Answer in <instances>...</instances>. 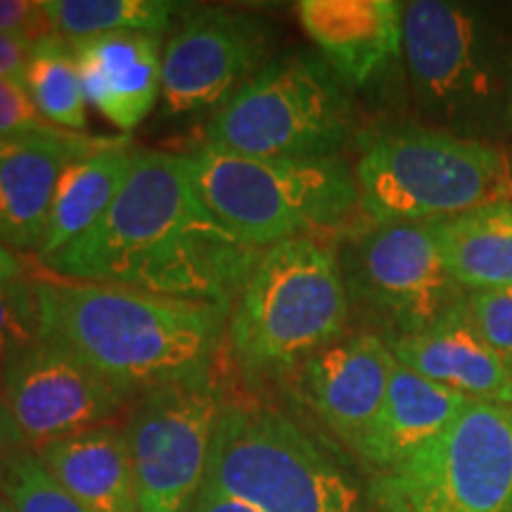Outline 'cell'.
I'll use <instances>...</instances> for the list:
<instances>
[{
    "instance_id": "1",
    "label": "cell",
    "mask_w": 512,
    "mask_h": 512,
    "mask_svg": "<svg viewBox=\"0 0 512 512\" xmlns=\"http://www.w3.org/2000/svg\"><path fill=\"white\" fill-rule=\"evenodd\" d=\"M261 252L204 207L188 155L138 147L107 214L41 266L57 278L233 306Z\"/></svg>"
},
{
    "instance_id": "2",
    "label": "cell",
    "mask_w": 512,
    "mask_h": 512,
    "mask_svg": "<svg viewBox=\"0 0 512 512\" xmlns=\"http://www.w3.org/2000/svg\"><path fill=\"white\" fill-rule=\"evenodd\" d=\"M38 339L67 349L126 396L214 373L230 306L34 275Z\"/></svg>"
},
{
    "instance_id": "3",
    "label": "cell",
    "mask_w": 512,
    "mask_h": 512,
    "mask_svg": "<svg viewBox=\"0 0 512 512\" xmlns=\"http://www.w3.org/2000/svg\"><path fill=\"white\" fill-rule=\"evenodd\" d=\"M349 294L335 249L294 238L264 249L235 294L226 344L247 380L292 373L344 337Z\"/></svg>"
},
{
    "instance_id": "4",
    "label": "cell",
    "mask_w": 512,
    "mask_h": 512,
    "mask_svg": "<svg viewBox=\"0 0 512 512\" xmlns=\"http://www.w3.org/2000/svg\"><path fill=\"white\" fill-rule=\"evenodd\" d=\"M354 178L370 223H434L512 200L510 155L444 128L370 133Z\"/></svg>"
},
{
    "instance_id": "5",
    "label": "cell",
    "mask_w": 512,
    "mask_h": 512,
    "mask_svg": "<svg viewBox=\"0 0 512 512\" xmlns=\"http://www.w3.org/2000/svg\"><path fill=\"white\" fill-rule=\"evenodd\" d=\"M188 162L204 207L254 249L313 238L358 207L356 178L339 157L256 159L200 140Z\"/></svg>"
},
{
    "instance_id": "6",
    "label": "cell",
    "mask_w": 512,
    "mask_h": 512,
    "mask_svg": "<svg viewBox=\"0 0 512 512\" xmlns=\"http://www.w3.org/2000/svg\"><path fill=\"white\" fill-rule=\"evenodd\" d=\"M202 486L256 512H366L354 482L290 418L261 403H226Z\"/></svg>"
},
{
    "instance_id": "7",
    "label": "cell",
    "mask_w": 512,
    "mask_h": 512,
    "mask_svg": "<svg viewBox=\"0 0 512 512\" xmlns=\"http://www.w3.org/2000/svg\"><path fill=\"white\" fill-rule=\"evenodd\" d=\"M351 124L347 91L328 64L313 53H287L211 114L202 143L256 159L339 157Z\"/></svg>"
},
{
    "instance_id": "8",
    "label": "cell",
    "mask_w": 512,
    "mask_h": 512,
    "mask_svg": "<svg viewBox=\"0 0 512 512\" xmlns=\"http://www.w3.org/2000/svg\"><path fill=\"white\" fill-rule=\"evenodd\" d=\"M380 512H510L512 406L472 401L444 434L373 479Z\"/></svg>"
},
{
    "instance_id": "9",
    "label": "cell",
    "mask_w": 512,
    "mask_h": 512,
    "mask_svg": "<svg viewBox=\"0 0 512 512\" xmlns=\"http://www.w3.org/2000/svg\"><path fill=\"white\" fill-rule=\"evenodd\" d=\"M339 266L349 306L356 304L387 332L384 342L444 323L467 297L427 223H370L349 233Z\"/></svg>"
},
{
    "instance_id": "10",
    "label": "cell",
    "mask_w": 512,
    "mask_h": 512,
    "mask_svg": "<svg viewBox=\"0 0 512 512\" xmlns=\"http://www.w3.org/2000/svg\"><path fill=\"white\" fill-rule=\"evenodd\" d=\"M401 53L420 105L451 133L472 138V131L494 126L505 86L475 10L444 0L403 5Z\"/></svg>"
},
{
    "instance_id": "11",
    "label": "cell",
    "mask_w": 512,
    "mask_h": 512,
    "mask_svg": "<svg viewBox=\"0 0 512 512\" xmlns=\"http://www.w3.org/2000/svg\"><path fill=\"white\" fill-rule=\"evenodd\" d=\"M223 406V387L214 373L140 394L124 432L138 512L190 510Z\"/></svg>"
},
{
    "instance_id": "12",
    "label": "cell",
    "mask_w": 512,
    "mask_h": 512,
    "mask_svg": "<svg viewBox=\"0 0 512 512\" xmlns=\"http://www.w3.org/2000/svg\"><path fill=\"white\" fill-rule=\"evenodd\" d=\"M275 29L259 12L185 5L164 43L162 117L216 114L273 60Z\"/></svg>"
},
{
    "instance_id": "13",
    "label": "cell",
    "mask_w": 512,
    "mask_h": 512,
    "mask_svg": "<svg viewBox=\"0 0 512 512\" xmlns=\"http://www.w3.org/2000/svg\"><path fill=\"white\" fill-rule=\"evenodd\" d=\"M0 394L29 448L107 425L126 401L121 389L79 356L41 339L5 363Z\"/></svg>"
},
{
    "instance_id": "14",
    "label": "cell",
    "mask_w": 512,
    "mask_h": 512,
    "mask_svg": "<svg viewBox=\"0 0 512 512\" xmlns=\"http://www.w3.org/2000/svg\"><path fill=\"white\" fill-rule=\"evenodd\" d=\"M396 358L375 332L344 335L292 370L302 399L358 451L387 396Z\"/></svg>"
},
{
    "instance_id": "15",
    "label": "cell",
    "mask_w": 512,
    "mask_h": 512,
    "mask_svg": "<svg viewBox=\"0 0 512 512\" xmlns=\"http://www.w3.org/2000/svg\"><path fill=\"white\" fill-rule=\"evenodd\" d=\"M119 138H95L53 126L5 145L0 150V245L12 252H38L64 166Z\"/></svg>"
},
{
    "instance_id": "16",
    "label": "cell",
    "mask_w": 512,
    "mask_h": 512,
    "mask_svg": "<svg viewBox=\"0 0 512 512\" xmlns=\"http://www.w3.org/2000/svg\"><path fill=\"white\" fill-rule=\"evenodd\" d=\"M297 17L344 88H366L401 55L403 5L394 0H302Z\"/></svg>"
},
{
    "instance_id": "17",
    "label": "cell",
    "mask_w": 512,
    "mask_h": 512,
    "mask_svg": "<svg viewBox=\"0 0 512 512\" xmlns=\"http://www.w3.org/2000/svg\"><path fill=\"white\" fill-rule=\"evenodd\" d=\"M86 102L121 133H131L162 95L164 36L119 31L72 41Z\"/></svg>"
},
{
    "instance_id": "18",
    "label": "cell",
    "mask_w": 512,
    "mask_h": 512,
    "mask_svg": "<svg viewBox=\"0 0 512 512\" xmlns=\"http://www.w3.org/2000/svg\"><path fill=\"white\" fill-rule=\"evenodd\" d=\"M470 403L396 361L380 413L358 453L377 470H387L444 434Z\"/></svg>"
},
{
    "instance_id": "19",
    "label": "cell",
    "mask_w": 512,
    "mask_h": 512,
    "mask_svg": "<svg viewBox=\"0 0 512 512\" xmlns=\"http://www.w3.org/2000/svg\"><path fill=\"white\" fill-rule=\"evenodd\" d=\"M387 344L401 366L467 399L503 403L508 394L512 373L470 328L465 304L444 323L420 335L396 337Z\"/></svg>"
},
{
    "instance_id": "20",
    "label": "cell",
    "mask_w": 512,
    "mask_h": 512,
    "mask_svg": "<svg viewBox=\"0 0 512 512\" xmlns=\"http://www.w3.org/2000/svg\"><path fill=\"white\" fill-rule=\"evenodd\" d=\"M36 456L91 512H138L131 453L124 432L112 425L50 441Z\"/></svg>"
},
{
    "instance_id": "21",
    "label": "cell",
    "mask_w": 512,
    "mask_h": 512,
    "mask_svg": "<svg viewBox=\"0 0 512 512\" xmlns=\"http://www.w3.org/2000/svg\"><path fill=\"white\" fill-rule=\"evenodd\" d=\"M133 152L136 147L128 145V138H119L117 143L86 157H76L64 166L50 207L46 235L36 252L38 264L60 254L107 214L124 188Z\"/></svg>"
},
{
    "instance_id": "22",
    "label": "cell",
    "mask_w": 512,
    "mask_h": 512,
    "mask_svg": "<svg viewBox=\"0 0 512 512\" xmlns=\"http://www.w3.org/2000/svg\"><path fill=\"white\" fill-rule=\"evenodd\" d=\"M448 273L465 292L512 287V200L427 223Z\"/></svg>"
},
{
    "instance_id": "23",
    "label": "cell",
    "mask_w": 512,
    "mask_h": 512,
    "mask_svg": "<svg viewBox=\"0 0 512 512\" xmlns=\"http://www.w3.org/2000/svg\"><path fill=\"white\" fill-rule=\"evenodd\" d=\"M22 86L27 88L31 102L48 124L62 131L86 133L88 102L69 38L53 31L34 41L24 67Z\"/></svg>"
},
{
    "instance_id": "24",
    "label": "cell",
    "mask_w": 512,
    "mask_h": 512,
    "mask_svg": "<svg viewBox=\"0 0 512 512\" xmlns=\"http://www.w3.org/2000/svg\"><path fill=\"white\" fill-rule=\"evenodd\" d=\"M183 8L185 5L171 0H43L53 29L69 41L119 31L164 36Z\"/></svg>"
},
{
    "instance_id": "25",
    "label": "cell",
    "mask_w": 512,
    "mask_h": 512,
    "mask_svg": "<svg viewBox=\"0 0 512 512\" xmlns=\"http://www.w3.org/2000/svg\"><path fill=\"white\" fill-rule=\"evenodd\" d=\"M0 494L15 512H91L50 475L31 448H24L3 467Z\"/></svg>"
},
{
    "instance_id": "26",
    "label": "cell",
    "mask_w": 512,
    "mask_h": 512,
    "mask_svg": "<svg viewBox=\"0 0 512 512\" xmlns=\"http://www.w3.org/2000/svg\"><path fill=\"white\" fill-rule=\"evenodd\" d=\"M38 339L36 278H22L0 285V370L12 356Z\"/></svg>"
},
{
    "instance_id": "27",
    "label": "cell",
    "mask_w": 512,
    "mask_h": 512,
    "mask_svg": "<svg viewBox=\"0 0 512 512\" xmlns=\"http://www.w3.org/2000/svg\"><path fill=\"white\" fill-rule=\"evenodd\" d=\"M465 318L512 373V287L467 292Z\"/></svg>"
},
{
    "instance_id": "28",
    "label": "cell",
    "mask_w": 512,
    "mask_h": 512,
    "mask_svg": "<svg viewBox=\"0 0 512 512\" xmlns=\"http://www.w3.org/2000/svg\"><path fill=\"white\" fill-rule=\"evenodd\" d=\"M48 128H53V124H48L38 114L22 81L0 79V140L12 143V140L36 136Z\"/></svg>"
},
{
    "instance_id": "29",
    "label": "cell",
    "mask_w": 512,
    "mask_h": 512,
    "mask_svg": "<svg viewBox=\"0 0 512 512\" xmlns=\"http://www.w3.org/2000/svg\"><path fill=\"white\" fill-rule=\"evenodd\" d=\"M53 31V24L43 10V0H0V34L38 41Z\"/></svg>"
},
{
    "instance_id": "30",
    "label": "cell",
    "mask_w": 512,
    "mask_h": 512,
    "mask_svg": "<svg viewBox=\"0 0 512 512\" xmlns=\"http://www.w3.org/2000/svg\"><path fill=\"white\" fill-rule=\"evenodd\" d=\"M31 46H34V41L24 36L0 34V79L22 81Z\"/></svg>"
},
{
    "instance_id": "31",
    "label": "cell",
    "mask_w": 512,
    "mask_h": 512,
    "mask_svg": "<svg viewBox=\"0 0 512 512\" xmlns=\"http://www.w3.org/2000/svg\"><path fill=\"white\" fill-rule=\"evenodd\" d=\"M24 448H29L27 437L19 430L15 415H12L8 403H5L3 394H0V472Z\"/></svg>"
},
{
    "instance_id": "32",
    "label": "cell",
    "mask_w": 512,
    "mask_h": 512,
    "mask_svg": "<svg viewBox=\"0 0 512 512\" xmlns=\"http://www.w3.org/2000/svg\"><path fill=\"white\" fill-rule=\"evenodd\" d=\"M188 512H256V510H252L245 503L235 501V498L219 494V491L200 486V494H197L195 501H192Z\"/></svg>"
},
{
    "instance_id": "33",
    "label": "cell",
    "mask_w": 512,
    "mask_h": 512,
    "mask_svg": "<svg viewBox=\"0 0 512 512\" xmlns=\"http://www.w3.org/2000/svg\"><path fill=\"white\" fill-rule=\"evenodd\" d=\"M24 275L22 261L17 259L15 252L5 245H0V285L10 283V280H17Z\"/></svg>"
},
{
    "instance_id": "34",
    "label": "cell",
    "mask_w": 512,
    "mask_h": 512,
    "mask_svg": "<svg viewBox=\"0 0 512 512\" xmlns=\"http://www.w3.org/2000/svg\"><path fill=\"white\" fill-rule=\"evenodd\" d=\"M0 512H15V508H12L10 501L3 494H0Z\"/></svg>"
},
{
    "instance_id": "35",
    "label": "cell",
    "mask_w": 512,
    "mask_h": 512,
    "mask_svg": "<svg viewBox=\"0 0 512 512\" xmlns=\"http://www.w3.org/2000/svg\"><path fill=\"white\" fill-rule=\"evenodd\" d=\"M503 403H505V406H512V382H510V387H508V394H505Z\"/></svg>"
},
{
    "instance_id": "36",
    "label": "cell",
    "mask_w": 512,
    "mask_h": 512,
    "mask_svg": "<svg viewBox=\"0 0 512 512\" xmlns=\"http://www.w3.org/2000/svg\"><path fill=\"white\" fill-rule=\"evenodd\" d=\"M5 145H8V143H3V140H0V150H3V147H5Z\"/></svg>"
},
{
    "instance_id": "37",
    "label": "cell",
    "mask_w": 512,
    "mask_h": 512,
    "mask_svg": "<svg viewBox=\"0 0 512 512\" xmlns=\"http://www.w3.org/2000/svg\"><path fill=\"white\" fill-rule=\"evenodd\" d=\"M510 166H512V152H510Z\"/></svg>"
},
{
    "instance_id": "38",
    "label": "cell",
    "mask_w": 512,
    "mask_h": 512,
    "mask_svg": "<svg viewBox=\"0 0 512 512\" xmlns=\"http://www.w3.org/2000/svg\"><path fill=\"white\" fill-rule=\"evenodd\" d=\"M510 512H512V508H510Z\"/></svg>"
}]
</instances>
